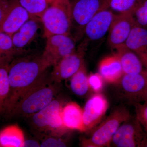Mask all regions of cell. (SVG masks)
I'll return each mask as SVG.
<instances>
[{"mask_svg":"<svg viewBox=\"0 0 147 147\" xmlns=\"http://www.w3.org/2000/svg\"><path fill=\"white\" fill-rule=\"evenodd\" d=\"M50 66L42 54L26 55L13 60L9 67L10 94L3 113L7 115L20 98L47 74Z\"/></svg>","mask_w":147,"mask_h":147,"instance_id":"cell-1","label":"cell"},{"mask_svg":"<svg viewBox=\"0 0 147 147\" xmlns=\"http://www.w3.org/2000/svg\"><path fill=\"white\" fill-rule=\"evenodd\" d=\"M59 83L47 74L20 98L7 116L28 118L46 107L57 96Z\"/></svg>","mask_w":147,"mask_h":147,"instance_id":"cell-2","label":"cell"},{"mask_svg":"<svg viewBox=\"0 0 147 147\" xmlns=\"http://www.w3.org/2000/svg\"><path fill=\"white\" fill-rule=\"evenodd\" d=\"M41 16L46 38L55 34H70L71 5L69 0H55Z\"/></svg>","mask_w":147,"mask_h":147,"instance_id":"cell-3","label":"cell"},{"mask_svg":"<svg viewBox=\"0 0 147 147\" xmlns=\"http://www.w3.org/2000/svg\"><path fill=\"white\" fill-rule=\"evenodd\" d=\"M130 118V113L126 108H117L97 127L90 138L83 139L82 146H110L116 131L122 124Z\"/></svg>","mask_w":147,"mask_h":147,"instance_id":"cell-4","label":"cell"},{"mask_svg":"<svg viewBox=\"0 0 147 147\" xmlns=\"http://www.w3.org/2000/svg\"><path fill=\"white\" fill-rule=\"evenodd\" d=\"M70 3L71 30H74L76 40L83 37L87 24L98 11L109 8L106 0H73Z\"/></svg>","mask_w":147,"mask_h":147,"instance_id":"cell-5","label":"cell"},{"mask_svg":"<svg viewBox=\"0 0 147 147\" xmlns=\"http://www.w3.org/2000/svg\"><path fill=\"white\" fill-rule=\"evenodd\" d=\"M42 57L51 66L76 51V39L70 34H55L47 38Z\"/></svg>","mask_w":147,"mask_h":147,"instance_id":"cell-6","label":"cell"},{"mask_svg":"<svg viewBox=\"0 0 147 147\" xmlns=\"http://www.w3.org/2000/svg\"><path fill=\"white\" fill-rule=\"evenodd\" d=\"M87 45L83 41L74 53L67 55L53 66L50 74L52 80L60 83L63 80L70 78L84 64V56Z\"/></svg>","mask_w":147,"mask_h":147,"instance_id":"cell-7","label":"cell"},{"mask_svg":"<svg viewBox=\"0 0 147 147\" xmlns=\"http://www.w3.org/2000/svg\"><path fill=\"white\" fill-rule=\"evenodd\" d=\"M146 132L136 117L133 120L130 118L119 127L113 136L110 146L140 147Z\"/></svg>","mask_w":147,"mask_h":147,"instance_id":"cell-8","label":"cell"},{"mask_svg":"<svg viewBox=\"0 0 147 147\" xmlns=\"http://www.w3.org/2000/svg\"><path fill=\"white\" fill-rule=\"evenodd\" d=\"M135 26L131 12L115 14L109 30L108 42L113 49L125 45Z\"/></svg>","mask_w":147,"mask_h":147,"instance_id":"cell-9","label":"cell"},{"mask_svg":"<svg viewBox=\"0 0 147 147\" xmlns=\"http://www.w3.org/2000/svg\"><path fill=\"white\" fill-rule=\"evenodd\" d=\"M108 107V100L99 93L94 94L88 100L83 109V119L86 131L100 122Z\"/></svg>","mask_w":147,"mask_h":147,"instance_id":"cell-10","label":"cell"},{"mask_svg":"<svg viewBox=\"0 0 147 147\" xmlns=\"http://www.w3.org/2000/svg\"><path fill=\"white\" fill-rule=\"evenodd\" d=\"M115 14L108 8H105L98 12L87 24L84 30V41H95L101 39L109 31Z\"/></svg>","mask_w":147,"mask_h":147,"instance_id":"cell-11","label":"cell"},{"mask_svg":"<svg viewBox=\"0 0 147 147\" xmlns=\"http://www.w3.org/2000/svg\"><path fill=\"white\" fill-rule=\"evenodd\" d=\"M30 18L27 11L14 0L6 16L0 21L1 32L12 36Z\"/></svg>","mask_w":147,"mask_h":147,"instance_id":"cell-12","label":"cell"},{"mask_svg":"<svg viewBox=\"0 0 147 147\" xmlns=\"http://www.w3.org/2000/svg\"><path fill=\"white\" fill-rule=\"evenodd\" d=\"M120 82L123 89L126 93L134 97L136 102L143 100L147 87V70L136 74H124Z\"/></svg>","mask_w":147,"mask_h":147,"instance_id":"cell-13","label":"cell"},{"mask_svg":"<svg viewBox=\"0 0 147 147\" xmlns=\"http://www.w3.org/2000/svg\"><path fill=\"white\" fill-rule=\"evenodd\" d=\"M64 106L61 99H55L41 110L29 117L32 127L36 133H45L48 124L55 113ZM29 118V117H28Z\"/></svg>","mask_w":147,"mask_h":147,"instance_id":"cell-14","label":"cell"},{"mask_svg":"<svg viewBox=\"0 0 147 147\" xmlns=\"http://www.w3.org/2000/svg\"><path fill=\"white\" fill-rule=\"evenodd\" d=\"M125 45L137 54L147 70V29L134 26Z\"/></svg>","mask_w":147,"mask_h":147,"instance_id":"cell-15","label":"cell"},{"mask_svg":"<svg viewBox=\"0 0 147 147\" xmlns=\"http://www.w3.org/2000/svg\"><path fill=\"white\" fill-rule=\"evenodd\" d=\"M61 115L65 126L69 130L86 131L83 119V109L76 102H69L63 106Z\"/></svg>","mask_w":147,"mask_h":147,"instance_id":"cell-16","label":"cell"},{"mask_svg":"<svg viewBox=\"0 0 147 147\" xmlns=\"http://www.w3.org/2000/svg\"><path fill=\"white\" fill-rule=\"evenodd\" d=\"M98 70L104 80L110 84L119 83L124 75L120 61L115 54L100 61Z\"/></svg>","mask_w":147,"mask_h":147,"instance_id":"cell-17","label":"cell"},{"mask_svg":"<svg viewBox=\"0 0 147 147\" xmlns=\"http://www.w3.org/2000/svg\"><path fill=\"white\" fill-rule=\"evenodd\" d=\"M38 18L31 17L12 35L13 45L20 54L22 49L26 47L34 38L39 28L38 24Z\"/></svg>","mask_w":147,"mask_h":147,"instance_id":"cell-18","label":"cell"},{"mask_svg":"<svg viewBox=\"0 0 147 147\" xmlns=\"http://www.w3.org/2000/svg\"><path fill=\"white\" fill-rule=\"evenodd\" d=\"M124 74H136L144 71L143 63L136 53L124 45L116 49Z\"/></svg>","mask_w":147,"mask_h":147,"instance_id":"cell-19","label":"cell"},{"mask_svg":"<svg viewBox=\"0 0 147 147\" xmlns=\"http://www.w3.org/2000/svg\"><path fill=\"white\" fill-rule=\"evenodd\" d=\"M25 138L24 132L16 125H9L0 132V146L24 147Z\"/></svg>","mask_w":147,"mask_h":147,"instance_id":"cell-20","label":"cell"},{"mask_svg":"<svg viewBox=\"0 0 147 147\" xmlns=\"http://www.w3.org/2000/svg\"><path fill=\"white\" fill-rule=\"evenodd\" d=\"M70 87L74 93L79 96H83L88 92L90 88L88 76L84 64L71 77Z\"/></svg>","mask_w":147,"mask_h":147,"instance_id":"cell-21","label":"cell"},{"mask_svg":"<svg viewBox=\"0 0 147 147\" xmlns=\"http://www.w3.org/2000/svg\"><path fill=\"white\" fill-rule=\"evenodd\" d=\"M0 107L3 113L9 97L10 85L9 78L8 70L9 63L0 61Z\"/></svg>","mask_w":147,"mask_h":147,"instance_id":"cell-22","label":"cell"},{"mask_svg":"<svg viewBox=\"0 0 147 147\" xmlns=\"http://www.w3.org/2000/svg\"><path fill=\"white\" fill-rule=\"evenodd\" d=\"M21 55L16 50L13 45L12 36L0 32V55L1 61L10 63L15 55Z\"/></svg>","mask_w":147,"mask_h":147,"instance_id":"cell-23","label":"cell"},{"mask_svg":"<svg viewBox=\"0 0 147 147\" xmlns=\"http://www.w3.org/2000/svg\"><path fill=\"white\" fill-rule=\"evenodd\" d=\"M18 2L28 12L31 17L41 18L49 7L47 0H18Z\"/></svg>","mask_w":147,"mask_h":147,"instance_id":"cell-24","label":"cell"},{"mask_svg":"<svg viewBox=\"0 0 147 147\" xmlns=\"http://www.w3.org/2000/svg\"><path fill=\"white\" fill-rule=\"evenodd\" d=\"M130 12L135 26L147 29V0H137Z\"/></svg>","mask_w":147,"mask_h":147,"instance_id":"cell-25","label":"cell"},{"mask_svg":"<svg viewBox=\"0 0 147 147\" xmlns=\"http://www.w3.org/2000/svg\"><path fill=\"white\" fill-rule=\"evenodd\" d=\"M137 0H106L108 8L119 13L130 12Z\"/></svg>","mask_w":147,"mask_h":147,"instance_id":"cell-26","label":"cell"},{"mask_svg":"<svg viewBox=\"0 0 147 147\" xmlns=\"http://www.w3.org/2000/svg\"><path fill=\"white\" fill-rule=\"evenodd\" d=\"M134 106L136 118L144 129L147 132V102L144 103L135 102Z\"/></svg>","mask_w":147,"mask_h":147,"instance_id":"cell-27","label":"cell"},{"mask_svg":"<svg viewBox=\"0 0 147 147\" xmlns=\"http://www.w3.org/2000/svg\"><path fill=\"white\" fill-rule=\"evenodd\" d=\"M103 78L99 73L91 74L88 76L90 88L95 92L98 93L103 87Z\"/></svg>","mask_w":147,"mask_h":147,"instance_id":"cell-28","label":"cell"},{"mask_svg":"<svg viewBox=\"0 0 147 147\" xmlns=\"http://www.w3.org/2000/svg\"><path fill=\"white\" fill-rule=\"evenodd\" d=\"M65 142L57 137H48L44 139L40 144L41 147H66Z\"/></svg>","mask_w":147,"mask_h":147,"instance_id":"cell-29","label":"cell"},{"mask_svg":"<svg viewBox=\"0 0 147 147\" xmlns=\"http://www.w3.org/2000/svg\"><path fill=\"white\" fill-rule=\"evenodd\" d=\"M24 147H40V144L38 142L33 140H26Z\"/></svg>","mask_w":147,"mask_h":147,"instance_id":"cell-30","label":"cell"},{"mask_svg":"<svg viewBox=\"0 0 147 147\" xmlns=\"http://www.w3.org/2000/svg\"><path fill=\"white\" fill-rule=\"evenodd\" d=\"M140 147H147V132H146L144 137L141 142Z\"/></svg>","mask_w":147,"mask_h":147,"instance_id":"cell-31","label":"cell"},{"mask_svg":"<svg viewBox=\"0 0 147 147\" xmlns=\"http://www.w3.org/2000/svg\"><path fill=\"white\" fill-rule=\"evenodd\" d=\"M142 101L147 102V87L146 89V92H145L144 95V97H143Z\"/></svg>","mask_w":147,"mask_h":147,"instance_id":"cell-32","label":"cell"},{"mask_svg":"<svg viewBox=\"0 0 147 147\" xmlns=\"http://www.w3.org/2000/svg\"><path fill=\"white\" fill-rule=\"evenodd\" d=\"M48 1V3L50 4H51V3H53L55 0H47Z\"/></svg>","mask_w":147,"mask_h":147,"instance_id":"cell-33","label":"cell"}]
</instances>
